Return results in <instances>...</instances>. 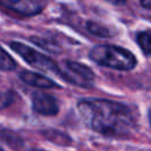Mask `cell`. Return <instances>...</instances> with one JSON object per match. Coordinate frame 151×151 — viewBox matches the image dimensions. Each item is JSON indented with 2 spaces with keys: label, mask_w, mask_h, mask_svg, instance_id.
Instances as JSON below:
<instances>
[{
  "label": "cell",
  "mask_w": 151,
  "mask_h": 151,
  "mask_svg": "<svg viewBox=\"0 0 151 151\" xmlns=\"http://www.w3.org/2000/svg\"><path fill=\"white\" fill-rule=\"evenodd\" d=\"M78 112L87 127L106 137H127L137 126L136 111L125 104L98 99H80Z\"/></svg>",
  "instance_id": "cell-1"
},
{
  "label": "cell",
  "mask_w": 151,
  "mask_h": 151,
  "mask_svg": "<svg viewBox=\"0 0 151 151\" xmlns=\"http://www.w3.org/2000/svg\"><path fill=\"white\" fill-rule=\"evenodd\" d=\"M90 59L96 64L119 71L132 70L136 64V57L129 51L114 45H98L90 51Z\"/></svg>",
  "instance_id": "cell-2"
},
{
  "label": "cell",
  "mask_w": 151,
  "mask_h": 151,
  "mask_svg": "<svg viewBox=\"0 0 151 151\" xmlns=\"http://www.w3.org/2000/svg\"><path fill=\"white\" fill-rule=\"evenodd\" d=\"M9 47L17 53L19 54L28 65H31L32 67H35L40 71H45V72H52V73H58L59 74V70L60 66L50 57L35 51L32 47H28L27 45L19 42V41H11L9 42Z\"/></svg>",
  "instance_id": "cell-3"
},
{
  "label": "cell",
  "mask_w": 151,
  "mask_h": 151,
  "mask_svg": "<svg viewBox=\"0 0 151 151\" xmlns=\"http://www.w3.org/2000/svg\"><path fill=\"white\" fill-rule=\"evenodd\" d=\"M59 77L66 83L79 87H91L93 86L96 79L94 73L90 67L71 60L63 61L59 70Z\"/></svg>",
  "instance_id": "cell-4"
},
{
  "label": "cell",
  "mask_w": 151,
  "mask_h": 151,
  "mask_svg": "<svg viewBox=\"0 0 151 151\" xmlns=\"http://www.w3.org/2000/svg\"><path fill=\"white\" fill-rule=\"evenodd\" d=\"M0 5L21 17L39 14L45 6L44 0H0Z\"/></svg>",
  "instance_id": "cell-5"
},
{
  "label": "cell",
  "mask_w": 151,
  "mask_h": 151,
  "mask_svg": "<svg viewBox=\"0 0 151 151\" xmlns=\"http://www.w3.org/2000/svg\"><path fill=\"white\" fill-rule=\"evenodd\" d=\"M32 109L35 113L41 116H55L59 112L58 101L55 98L45 92H33L32 97Z\"/></svg>",
  "instance_id": "cell-6"
},
{
  "label": "cell",
  "mask_w": 151,
  "mask_h": 151,
  "mask_svg": "<svg viewBox=\"0 0 151 151\" xmlns=\"http://www.w3.org/2000/svg\"><path fill=\"white\" fill-rule=\"evenodd\" d=\"M20 79L26 83L27 85H31L33 87H39V88H53L57 87V84L54 80H52L48 77H45L40 73L37 72H32V71H27L24 70L20 72L19 74Z\"/></svg>",
  "instance_id": "cell-7"
},
{
  "label": "cell",
  "mask_w": 151,
  "mask_h": 151,
  "mask_svg": "<svg viewBox=\"0 0 151 151\" xmlns=\"http://www.w3.org/2000/svg\"><path fill=\"white\" fill-rule=\"evenodd\" d=\"M137 44L139 45L140 50L143 51L144 54L151 57V31H140L137 33L136 37Z\"/></svg>",
  "instance_id": "cell-8"
},
{
  "label": "cell",
  "mask_w": 151,
  "mask_h": 151,
  "mask_svg": "<svg viewBox=\"0 0 151 151\" xmlns=\"http://www.w3.org/2000/svg\"><path fill=\"white\" fill-rule=\"evenodd\" d=\"M17 67V63L14 59L2 48L0 47V70L1 71H13Z\"/></svg>",
  "instance_id": "cell-9"
},
{
  "label": "cell",
  "mask_w": 151,
  "mask_h": 151,
  "mask_svg": "<svg viewBox=\"0 0 151 151\" xmlns=\"http://www.w3.org/2000/svg\"><path fill=\"white\" fill-rule=\"evenodd\" d=\"M86 27H87V29H88L92 34H94V35H97V37L105 38V37H109V35L111 34L110 31H109V28L104 27V26L100 25V24L93 22V21H88V22L86 24Z\"/></svg>",
  "instance_id": "cell-10"
},
{
  "label": "cell",
  "mask_w": 151,
  "mask_h": 151,
  "mask_svg": "<svg viewBox=\"0 0 151 151\" xmlns=\"http://www.w3.org/2000/svg\"><path fill=\"white\" fill-rule=\"evenodd\" d=\"M14 100V93L12 91L0 92V110L9 106Z\"/></svg>",
  "instance_id": "cell-11"
},
{
  "label": "cell",
  "mask_w": 151,
  "mask_h": 151,
  "mask_svg": "<svg viewBox=\"0 0 151 151\" xmlns=\"http://www.w3.org/2000/svg\"><path fill=\"white\" fill-rule=\"evenodd\" d=\"M140 2L145 8L151 9V0H140Z\"/></svg>",
  "instance_id": "cell-12"
},
{
  "label": "cell",
  "mask_w": 151,
  "mask_h": 151,
  "mask_svg": "<svg viewBox=\"0 0 151 151\" xmlns=\"http://www.w3.org/2000/svg\"><path fill=\"white\" fill-rule=\"evenodd\" d=\"M105 1H107L110 4H113V5H123L126 0H105Z\"/></svg>",
  "instance_id": "cell-13"
},
{
  "label": "cell",
  "mask_w": 151,
  "mask_h": 151,
  "mask_svg": "<svg viewBox=\"0 0 151 151\" xmlns=\"http://www.w3.org/2000/svg\"><path fill=\"white\" fill-rule=\"evenodd\" d=\"M149 120H150V126H151V109L149 110Z\"/></svg>",
  "instance_id": "cell-14"
},
{
  "label": "cell",
  "mask_w": 151,
  "mask_h": 151,
  "mask_svg": "<svg viewBox=\"0 0 151 151\" xmlns=\"http://www.w3.org/2000/svg\"><path fill=\"white\" fill-rule=\"evenodd\" d=\"M0 150H2V146H1V145H0Z\"/></svg>",
  "instance_id": "cell-15"
}]
</instances>
